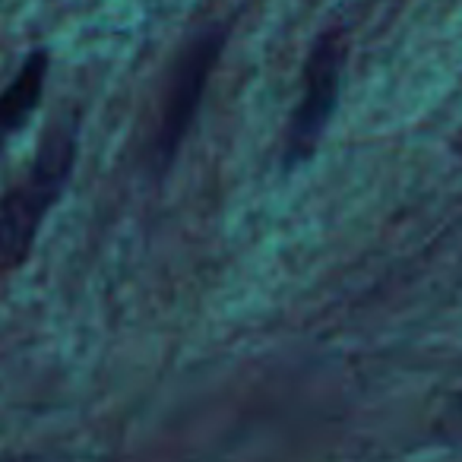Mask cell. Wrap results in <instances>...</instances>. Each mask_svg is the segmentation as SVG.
I'll return each mask as SVG.
<instances>
[{"label":"cell","instance_id":"6da1fadb","mask_svg":"<svg viewBox=\"0 0 462 462\" xmlns=\"http://www.w3.org/2000/svg\"><path fill=\"white\" fill-rule=\"evenodd\" d=\"M77 143V117H58L42 136L29 174L0 197V273L20 270L32 257L42 222L70 184Z\"/></svg>","mask_w":462,"mask_h":462},{"label":"cell","instance_id":"7a4b0ae2","mask_svg":"<svg viewBox=\"0 0 462 462\" xmlns=\"http://www.w3.org/2000/svg\"><path fill=\"white\" fill-rule=\"evenodd\" d=\"M348 58V32L342 26H333L317 39L310 48L308 67H304V92L285 127V168H298L320 149V140L327 134V124L333 117L336 98H339V79Z\"/></svg>","mask_w":462,"mask_h":462},{"label":"cell","instance_id":"3957f363","mask_svg":"<svg viewBox=\"0 0 462 462\" xmlns=\"http://www.w3.org/2000/svg\"><path fill=\"white\" fill-rule=\"evenodd\" d=\"M225 45V29H206L203 35L187 45V51L180 54V60L174 64L171 86H168L165 108H162V121L155 130V165L165 171L178 155V146L184 140L187 127H190L197 105L203 98L206 79H209L212 67H216L218 54Z\"/></svg>","mask_w":462,"mask_h":462},{"label":"cell","instance_id":"277c9868","mask_svg":"<svg viewBox=\"0 0 462 462\" xmlns=\"http://www.w3.org/2000/svg\"><path fill=\"white\" fill-rule=\"evenodd\" d=\"M48 70H51V54L45 48H35L7 83V89L0 92V155L7 152L16 134H23L39 111L42 98H45Z\"/></svg>","mask_w":462,"mask_h":462},{"label":"cell","instance_id":"5b68a950","mask_svg":"<svg viewBox=\"0 0 462 462\" xmlns=\"http://www.w3.org/2000/svg\"><path fill=\"white\" fill-rule=\"evenodd\" d=\"M456 424H459V430H462V399H459V409H456Z\"/></svg>","mask_w":462,"mask_h":462}]
</instances>
